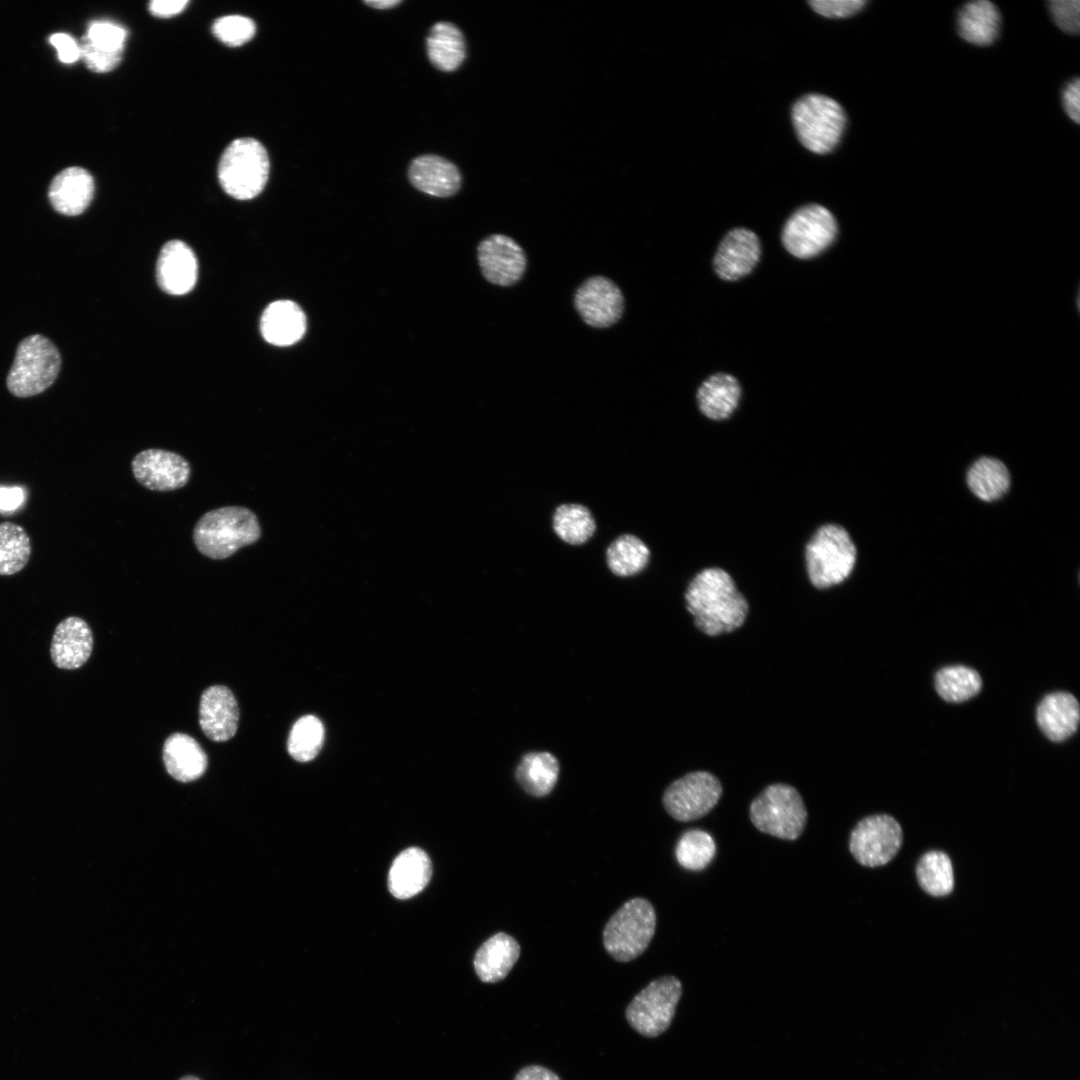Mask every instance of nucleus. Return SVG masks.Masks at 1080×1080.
Masks as SVG:
<instances>
[{
    "label": "nucleus",
    "mask_w": 1080,
    "mask_h": 1080,
    "mask_svg": "<svg viewBox=\"0 0 1080 1080\" xmlns=\"http://www.w3.org/2000/svg\"><path fill=\"white\" fill-rule=\"evenodd\" d=\"M683 596L695 626L709 636L736 630L749 613L747 598L733 577L720 567L697 572L688 582Z\"/></svg>",
    "instance_id": "obj_1"
},
{
    "label": "nucleus",
    "mask_w": 1080,
    "mask_h": 1080,
    "mask_svg": "<svg viewBox=\"0 0 1080 1080\" xmlns=\"http://www.w3.org/2000/svg\"><path fill=\"white\" fill-rule=\"evenodd\" d=\"M805 573L809 584L824 591L846 582L853 574L858 549L849 531L837 523L816 528L803 550Z\"/></svg>",
    "instance_id": "obj_2"
},
{
    "label": "nucleus",
    "mask_w": 1080,
    "mask_h": 1080,
    "mask_svg": "<svg viewBox=\"0 0 1080 1080\" xmlns=\"http://www.w3.org/2000/svg\"><path fill=\"white\" fill-rule=\"evenodd\" d=\"M261 527L245 507L226 506L206 512L196 523L193 540L198 551L211 559H225L258 541Z\"/></svg>",
    "instance_id": "obj_3"
},
{
    "label": "nucleus",
    "mask_w": 1080,
    "mask_h": 1080,
    "mask_svg": "<svg viewBox=\"0 0 1080 1080\" xmlns=\"http://www.w3.org/2000/svg\"><path fill=\"white\" fill-rule=\"evenodd\" d=\"M270 170L266 149L256 139L238 138L223 152L218 180L223 190L238 200H249L264 189Z\"/></svg>",
    "instance_id": "obj_4"
},
{
    "label": "nucleus",
    "mask_w": 1080,
    "mask_h": 1080,
    "mask_svg": "<svg viewBox=\"0 0 1080 1080\" xmlns=\"http://www.w3.org/2000/svg\"><path fill=\"white\" fill-rule=\"evenodd\" d=\"M792 122L806 149L825 154L838 145L845 129L846 115L842 106L831 97L808 94L794 103Z\"/></svg>",
    "instance_id": "obj_5"
},
{
    "label": "nucleus",
    "mask_w": 1080,
    "mask_h": 1080,
    "mask_svg": "<svg viewBox=\"0 0 1080 1080\" xmlns=\"http://www.w3.org/2000/svg\"><path fill=\"white\" fill-rule=\"evenodd\" d=\"M656 928V913L645 898L625 902L608 920L603 943L608 954L619 962L640 956L651 942Z\"/></svg>",
    "instance_id": "obj_6"
},
{
    "label": "nucleus",
    "mask_w": 1080,
    "mask_h": 1080,
    "mask_svg": "<svg viewBox=\"0 0 1080 1080\" xmlns=\"http://www.w3.org/2000/svg\"><path fill=\"white\" fill-rule=\"evenodd\" d=\"M752 824L783 840H796L806 826L807 810L799 792L782 783L766 787L750 804Z\"/></svg>",
    "instance_id": "obj_7"
},
{
    "label": "nucleus",
    "mask_w": 1080,
    "mask_h": 1080,
    "mask_svg": "<svg viewBox=\"0 0 1080 1080\" xmlns=\"http://www.w3.org/2000/svg\"><path fill=\"white\" fill-rule=\"evenodd\" d=\"M61 356L55 345L43 335L23 339L7 376V388L16 397L42 393L56 380Z\"/></svg>",
    "instance_id": "obj_8"
},
{
    "label": "nucleus",
    "mask_w": 1080,
    "mask_h": 1080,
    "mask_svg": "<svg viewBox=\"0 0 1080 1080\" xmlns=\"http://www.w3.org/2000/svg\"><path fill=\"white\" fill-rule=\"evenodd\" d=\"M681 995L678 978L672 975L657 978L632 999L625 1011L626 1019L642 1036L657 1037L671 1025Z\"/></svg>",
    "instance_id": "obj_9"
},
{
    "label": "nucleus",
    "mask_w": 1080,
    "mask_h": 1080,
    "mask_svg": "<svg viewBox=\"0 0 1080 1080\" xmlns=\"http://www.w3.org/2000/svg\"><path fill=\"white\" fill-rule=\"evenodd\" d=\"M838 225L824 206L807 204L798 208L784 224L781 240L794 257L810 259L826 250L835 240Z\"/></svg>",
    "instance_id": "obj_10"
},
{
    "label": "nucleus",
    "mask_w": 1080,
    "mask_h": 1080,
    "mask_svg": "<svg viewBox=\"0 0 1080 1080\" xmlns=\"http://www.w3.org/2000/svg\"><path fill=\"white\" fill-rule=\"evenodd\" d=\"M902 842L903 830L898 821L887 814H876L856 824L850 834L849 850L859 864L875 868L890 862Z\"/></svg>",
    "instance_id": "obj_11"
},
{
    "label": "nucleus",
    "mask_w": 1080,
    "mask_h": 1080,
    "mask_svg": "<svg viewBox=\"0 0 1080 1080\" xmlns=\"http://www.w3.org/2000/svg\"><path fill=\"white\" fill-rule=\"evenodd\" d=\"M721 795L722 785L713 774L695 771L667 787L663 795V805L672 818L688 822L708 814Z\"/></svg>",
    "instance_id": "obj_12"
},
{
    "label": "nucleus",
    "mask_w": 1080,
    "mask_h": 1080,
    "mask_svg": "<svg viewBox=\"0 0 1080 1080\" xmlns=\"http://www.w3.org/2000/svg\"><path fill=\"white\" fill-rule=\"evenodd\" d=\"M135 479L152 491H172L185 486L190 478L188 461L181 455L163 450L147 449L132 460Z\"/></svg>",
    "instance_id": "obj_13"
},
{
    "label": "nucleus",
    "mask_w": 1080,
    "mask_h": 1080,
    "mask_svg": "<svg viewBox=\"0 0 1080 1080\" xmlns=\"http://www.w3.org/2000/svg\"><path fill=\"white\" fill-rule=\"evenodd\" d=\"M575 307L588 325L605 328L620 319L624 310V298L613 281L603 276H595L587 279L578 288Z\"/></svg>",
    "instance_id": "obj_14"
},
{
    "label": "nucleus",
    "mask_w": 1080,
    "mask_h": 1080,
    "mask_svg": "<svg viewBox=\"0 0 1080 1080\" xmlns=\"http://www.w3.org/2000/svg\"><path fill=\"white\" fill-rule=\"evenodd\" d=\"M478 261L484 277L499 286L516 283L526 269L523 249L502 234H493L479 244Z\"/></svg>",
    "instance_id": "obj_15"
},
{
    "label": "nucleus",
    "mask_w": 1080,
    "mask_h": 1080,
    "mask_svg": "<svg viewBox=\"0 0 1080 1080\" xmlns=\"http://www.w3.org/2000/svg\"><path fill=\"white\" fill-rule=\"evenodd\" d=\"M760 255L758 236L749 229L734 228L722 238L714 256L713 267L721 279L739 280L752 272Z\"/></svg>",
    "instance_id": "obj_16"
},
{
    "label": "nucleus",
    "mask_w": 1080,
    "mask_h": 1080,
    "mask_svg": "<svg viewBox=\"0 0 1080 1080\" xmlns=\"http://www.w3.org/2000/svg\"><path fill=\"white\" fill-rule=\"evenodd\" d=\"M239 707L232 691L222 685L207 688L199 705V724L211 740L223 742L231 739L238 728Z\"/></svg>",
    "instance_id": "obj_17"
},
{
    "label": "nucleus",
    "mask_w": 1080,
    "mask_h": 1080,
    "mask_svg": "<svg viewBox=\"0 0 1080 1080\" xmlns=\"http://www.w3.org/2000/svg\"><path fill=\"white\" fill-rule=\"evenodd\" d=\"M92 649V631L84 619L69 616L58 623L50 645V656L57 668H80L88 661Z\"/></svg>",
    "instance_id": "obj_18"
},
{
    "label": "nucleus",
    "mask_w": 1080,
    "mask_h": 1080,
    "mask_svg": "<svg viewBox=\"0 0 1080 1080\" xmlns=\"http://www.w3.org/2000/svg\"><path fill=\"white\" fill-rule=\"evenodd\" d=\"M197 274V259L186 243L172 240L163 246L156 266L157 282L163 291L186 294L195 286Z\"/></svg>",
    "instance_id": "obj_19"
},
{
    "label": "nucleus",
    "mask_w": 1080,
    "mask_h": 1080,
    "mask_svg": "<svg viewBox=\"0 0 1080 1080\" xmlns=\"http://www.w3.org/2000/svg\"><path fill=\"white\" fill-rule=\"evenodd\" d=\"M742 395L738 380L727 373L709 376L696 392L697 408L712 422H724L735 414Z\"/></svg>",
    "instance_id": "obj_20"
},
{
    "label": "nucleus",
    "mask_w": 1080,
    "mask_h": 1080,
    "mask_svg": "<svg viewBox=\"0 0 1080 1080\" xmlns=\"http://www.w3.org/2000/svg\"><path fill=\"white\" fill-rule=\"evenodd\" d=\"M409 180L418 190L436 197H449L458 192L461 174L449 160L433 154L415 158L408 170Z\"/></svg>",
    "instance_id": "obj_21"
},
{
    "label": "nucleus",
    "mask_w": 1080,
    "mask_h": 1080,
    "mask_svg": "<svg viewBox=\"0 0 1080 1080\" xmlns=\"http://www.w3.org/2000/svg\"><path fill=\"white\" fill-rule=\"evenodd\" d=\"M94 189V180L88 171L81 167H69L52 180L49 199L57 212L76 216L89 206Z\"/></svg>",
    "instance_id": "obj_22"
},
{
    "label": "nucleus",
    "mask_w": 1080,
    "mask_h": 1080,
    "mask_svg": "<svg viewBox=\"0 0 1080 1080\" xmlns=\"http://www.w3.org/2000/svg\"><path fill=\"white\" fill-rule=\"evenodd\" d=\"M305 330V314L298 304L290 300L270 303L260 319L263 338L276 346H289L298 342Z\"/></svg>",
    "instance_id": "obj_23"
},
{
    "label": "nucleus",
    "mask_w": 1080,
    "mask_h": 1080,
    "mask_svg": "<svg viewBox=\"0 0 1080 1080\" xmlns=\"http://www.w3.org/2000/svg\"><path fill=\"white\" fill-rule=\"evenodd\" d=\"M432 873L431 861L425 851L411 847L393 861L388 875V888L399 899H407L422 891Z\"/></svg>",
    "instance_id": "obj_24"
},
{
    "label": "nucleus",
    "mask_w": 1080,
    "mask_h": 1080,
    "mask_svg": "<svg viewBox=\"0 0 1080 1080\" xmlns=\"http://www.w3.org/2000/svg\"><path fill=\"white\" fill-rule=\"evenodd\" d=\"M1036 718L1040 729L1050 740L1063 741L1078 728L1079 703L1070 693H1051L1038 705Z\"/></svg>",
    "instance_id": "obj_25"
},
{
    "label": "nucleus",
    "mask_w": 1080,
    "mask_h": 1080,
    "mask_svg": "<svg viewBox=\"0 0 1080 1080\" xmlns=\"http://www.w3.org/2000/svg\"><path fill=\"white\" fill-rule=\"evenodd\" d=\"M163 761L167 772L180 782L200 778L208 765L207 755L200 744L184 733H174L166 739Z\"/></svg>",
    "instance_id": "obj_26"
},
{
    "label": "nucleus",
    "mask_w": 1080,
    "mask_h": 1080,
    "mask_svg": "<svg viewBox=\"0 0 1080 1080\" xmlns=\"http://www.w3.org/2000/svg\"><path fill=\"white\" fill-rule=\"evenodd\" d=\"M520 956V946L515 938L500 932L486 940L474 957V968L479 979L485 983L503 980Z\"/></svg>",
    "instance_id": "obj_27"
},
{
    "label": "nucleus",
    "mask_w": 1080,
    "mask_h": 1080,
    "mask_svg": "<svg viewBox=\"0 0 1080 1080\" xmlns=\"http://www.w3.org/2000/svg\"><path fill=\"white\" fill-rule=\"evenodd\" d=\"M651 552L637 535L623 533L613 538L605 548L604 560L609 572L619 578L643 573L649 565Z\"/></svg>",
    "instance_id": "obj_28"
},
{
    "label": "nucleus",
    "mask_w": 1080,
    "mask_h": 1080,
    "mask_svg": "<svg viewBox=\"0 0 1080 1080\" xmlns=\"http://www.w3.org/2000/svg\"><path fill=\"white\" fill-rule=\"evenodd\" d=\"M551 530L562 543L576 547L585 545L594 537L597 523L589 507L568 502L554 508Z\"/></svg>",
    "instance_id": "obj_29"
},
{
    "label": "nucleus",
    "mask_w": 1080,
    "mask_h": 1080,
    "mask_svg": "<svg viewBox=\"0 0 1080 1080\" xmlns=\"http://www.w3.org/2000/svg\"><path fill=\"white\" fill-rule=\"evenodd\" d=\"M1000 21L998 8L992 2L972 1L959 12L958 32L965 41L973 45H990L998 36Z\"/></svg>",
    "instance_id": "obj_30"
},
{
    "label": "nucleus",
    "mask_w": 1080,
    "mask_h": 1080,
    "mask_svg": "<svg viewBox=\"0 0 1080 1080\" xmlns=\"http://www.w3.org/2000/svg\"><path fill=\"white\" fill-rule=\"evenodd\" d=\"M426 51L430 62L437 69L454 71L466 57L464 36L453 23L437 22L426 38Z\"/></svg>",
    "instance_id": "obj_31"
},
{
    "label": "nucleus",
    "mask_w": 1080,
    "mask_h": 1080,
    "mask_svg": "<svg viewBox=\"0 0 1080 1080\" xmlns=\"http://www.w3.org/2000/svg\"><path fill=\"white\" fill-rule=\"evenodd\" d=\"M515 775L524 791L543 797L552 791L557 782L559 763L548 752L528 753L522 758Z\"/></svg>",
    "instance_id": "obj_32"
},
{
    "label": "nucleus",
    "mask_w": 1080,
    "mask_h": 1080,
    "mask_svg": "<svg viewBox=\"0 0 1080 1080\" xmlns=\"http://www.w3.org/2000/svg\"><path fill=\"white\" fill-rule=\"evenodd\" d=\"M1010 473L999 459L981 457L967 472V484L979 499L992 502L1006 494L1010 487Z\"/></svg>",
    "instance_id": "obj_33"
},
{
    "label": "nucleus",
    "mask_w": 1080,
    "mask_h": 1080,
    "mask_svg": "<svg viewBox=\"0 0 1080 1080\" xmlns=\"http://www.w3.org/2000/svg\"><path fill=\"white\" fill-rule=\"evenodd\" d=\"M920 888L930 896L949 895L954 888V872L950 857L943 851L926 852L916 865Z\"/></svg>",
    "instance_id": "obj_34"
},
{
    "label": "nucleus",
    "mask_w": 1080,
    "mask_h": 1080,
    "mask_svg": "<svg viewBox=\"0 0 1080 1080\" xmlns=\"http://www.w3.org/2000/svg\"><path fill=\"white\" fill-rule=\"evenodd\" d=\"M31 541L20 525L0 523V575L10 576L21 571L31 556Z\"/></svg>",
    "instance_id": "obj_35"
},
{
    "label": "nucleus",
    "mask_w": 1080,
    "mask_h": 1080,
    "mask_svg": "<svg viewBox=\"0 0 1080 1080\" xmlns=\"http://www.w3.org/2000/svg\"><path fill=\"white\" fill-rule=\"evenodd\" d=\"M979 674L966 666L944 667L935 677L938 694L948 702H963L975 696L981 689Z\"/></svg>",
    "instance_id": "obj_36"
},
{
    "label": "nucleus",
    "mask_w": 1080,
    "mask_h": 1080,
    "mask_svg": "<svg viewBox=\"0 0 1080 1080\" xmlns=\"http://www.w3.org/2000/svg\"><path fill=\"white\" fill-rule=\"evenodd\" d=\"M716 844L706 831L690 829L679 838L675 847V856L679 865L690 871H701L713 860Z\"/></svg>",
    "instance_id": "obj_37"
},
{
    "label": "nucleus",
    "mask_w": 1080,
    "mask_h": 1080,
    "mask_svg": "<svg viewBox=\"0 0 1080 1080\" xmlns=\"http://www.w3.org/2000/svg\"><path fill=\"white\" fill-rule=\"evenodd\" d=\"M323 740L322 722L313 715L303 716L294 723L290 731L288 752L297 761H310L319 753Z\"/></svg>",
    "instance_id": "obj_38"
},
{
    "label": "nucleus",
    "mask_w": 1080,
    "mask_h": 1080,
    "mask_svg": "<svg viewBox=\"0 0 1080 1080\" xmlns=\"http://www.w3.org/2000/svg\"><path fill=\"white\" fill-rule=\"evenodd\" d=\"M256 26L253 20L240 15H228L217 19L213 26V34L228 46H241L248 42L254 35Z\"/></svg>",
    "instance_id": "obj_39"
},
{
    "label": "nucleus",
    "mask_w": 1080,
    "mask_h": 1080,
    "mask_svg": "<svg viewBox=\"0 0 1080 1080\" xmlns=\"http://www.w3.org/2000/svg\"><path fill=\"white\" fill-rule=\"evenodd\" d=\"M127 31L110 21L97 20L89 24L84 37L94 46L107 51H123Z\"/></svg>",
    "instance_id": "obj_40"
},
{
    "label": "nucleus",
    "mask_w": 1080,
    "mask_h": 1080,
    "mask_svg": "<svg viewBox=\"0 0 1080 1080\" xmlns=\"http://www.w3.org/2000/svg\"><path fill=\"white\" fill-rule=\"evenodd\" d=\"M81 58L86 66L98 73L109 72L116 68L122 59L123 51H107L100 49L85 38L80 45Z\"/></svg>",
    "instance_id": "obj_41"
},
{
    "label": "nucleus",
    "mask_w": 1080,
    "mask_h": 1080,
    "mask_svg": "<svg viewBox=\"0 0 1080 1080\" xmlns=\"http://www.w3.org/2000/svg\"><path fill=\"white\" fill-rule=\"evenodd\" d=\"M1049 11L1055 24L1064 32L1076 34L1080 28V2L1078 0L1049 1Z\"/></svg>",
    "instance_id": "obj_42"
},
{
    "label": "nucleus",
    "mask_w": 1080,
    "mask_h": 1080,
    "mask_svg": "<svg viewBox=\"0 0 1080 1080\" xmlns=\"http://www.w3.org/2000/svg\"><path fill=\"white\" fill-rule=\"evenodd\" d=\"M863 0H812L811 8L828 18H844L859 12L865 5Z\"/></svg>",
    "instance_id": "obj_43"
},
{
    "label": "nucleus",
    "mask_w": 1080,
    "mask_h": 1080,
    "mask_svg": "<svg viewBox=\"0 0 1080 1080\" xmlns=\"http://www.w3.org/2000/svg\"><path fill=\"white\" fill-rule=\"evenodd\" d=\"M49 42L56 48L61 62L71 64L80 57V45L68 34L55 33L50 36Z\"/></svg>",
    "instance_id": "obj_44"
},
{
    "label": "nucleus",
    "mask_w": 1080,
    "mask_h": 1080,
    "mask_svg": "<svg viewBox=\"0 0 1080 1080\" xmlns=\"http://www.w3.org/2000/svg\"><path fill=\"white\" fill-rule=\"evenodd\" d=\"M1063 106L1066 114L1076 123L1080 120V81L1075 79L1063 91Z\"/></svg>",
    "instance_id": "obj_45"
},
{
    "label": "nucleus",
    "mask_w": 1080,
    "mask_h": 1080,
    "mask_svg": "<svg viewBox=\"0 0 1080 1080\" xmlns=\"http://www.w3.org/2000/svg\"><path fill=\"white\" fill-rule=\"evenodd\" d=\"M25 501V491L18 486H0V512H12Z\"/></svg>",
    "instance_id": "obj_46"
},
{
    "label": "nucleus",
    "mask_w": 1080,
    "mask_h": 1080,
    "mask_svg": "<svg viewBox=\"0 0 1080 1080\" xmlns=\"http://www.w3.org/2000/svg\"><path fill=\"white\" fill-rule=\"evenodd\" d=\"M188 3L187 0H154L149 3V10L155 16L170 17L181 13Z\"/></svg>",
    "instance_id": "obj_47"
},
{
    "label": "nucleus",
    "mask_w": 1080,
    "mask_h": 1080,
    "mask_svg": "<svg viewBox=\"0 0 1080 1080\" xmlns=\"http://www.w3.org/2000/svg\"><path fill=\"white\" fill-rule=\"evenodd\" d=\"M514 1080H561L553 1071L540 1065H529L522 1068Z\"/></svg>",
    "instance_id": "obj_48"
},
{
    "label": "nucleus",
    "mask_w": 1080,
    "mask_h": 1080,
    "mask_svg": "<svg viewBox=\"0 0 1080 1080\" xmlns=\"http://www.w3.org/2000/svg\"><path fill=\"white\" fill-rule=\"evenodd\" d=\"M401 0L364 1L365 4L377 9H389L401 3Z\"/></svg>",
    "instance_id": "obj_49"
},
{
    "label": "nucleus",
    "mask_w": 1080,
    "mask_h": 1080,
    "mask_svg": "<svg viewBox=\"0 0 1080 1080\" xmlns=\"http://www.w3.org/2000/svg\"><path fill=\"white\" fill-rule=\"evenodd\" d=\"M179 1080H200V1079L198 1077H196V1076L187 1075V1076H184V1077L180 1078Z\"/></svg>",
    "instance_id": "obj_50"
}]
</instances>
